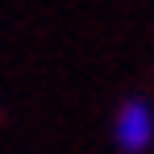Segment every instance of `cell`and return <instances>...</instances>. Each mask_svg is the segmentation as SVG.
<instances>
[{
    "label": "cell",
    "instance_id": "obj_1",
    "mask_svg": "<svg viewBox=\"0 0 154 154\" xmlns=\"http://www.w3.org/2000/svg\"><path fill=\"white\" fill-rule=\"evenodd\" d=\"M117 146L125 154H142L154 142V108L146 100H125L117 108Z\"/></svg>",
    "mask_w": 154,
    "mask_h": 154
}]
</instances>
